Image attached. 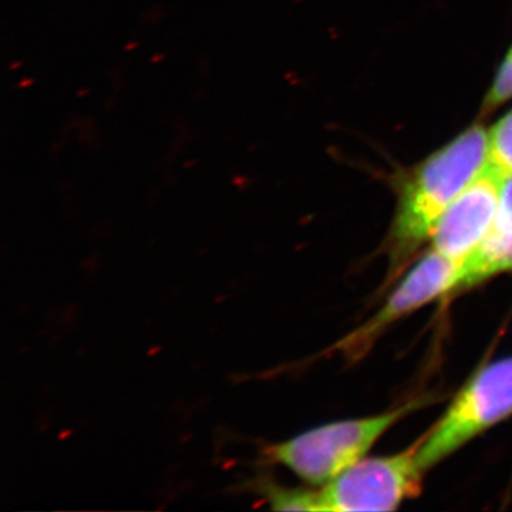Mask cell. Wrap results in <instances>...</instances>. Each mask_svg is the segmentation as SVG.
Wrapping results in <instances>:
<instances>
[{
	"mask_svg": "<svg viewBox=\"0 0 512 512\" xmlns=\"http://www.w3.org/2000/svg\"><path fill=\"white\" fill-rule=\"evenodd\" d=\"M512 416V356L477 370L457 393L446 413L423 436L419 463L424 471L446 460Z\"/></svg>",
	"mask_w": 512,
	"mask_h": 512,
	"instance_id": "3957f363",
	"label": "cell"
},
{
	"mask_svg": "<svg viewBox=\"0 0 512 512\" xmlns=\"http://www.w3.org/2000/svg\"><path fill=\"white\" fill-rule=\"evenodd\" d=\"M461 268L463 265L429 249L387 296L382 308L339 340L333 349L349 362L363 359L394 323L457 291Z\"/></svg>",
	"mask_w": 512,
	"mask_h": 512,
	"instance_id": "5b68a950",
	"label": "cell"
},
{
	"mask_svg": "<svg viewBox=\"0 0 512 512\" xmlns=\"http://www.w3.org/2000/svg\"><path fill=\"white\" fill-rule=\"evenodd\" d=\"M503 181V175L488 163L444 212L431 234L430 249L463 265L493 225Z\"/></svg>",
	"mask_w": 512,
	"mask_h": 512,
	"instance_id": "8992f818",
	"label": "cell"
},
{
	"mask_svg": "<svg viewBox=\"0 0 512 512\" xmlns=\"http://www.w3.org/2000/svg\"><path fill=\"white\" fill-rule=\"evenodd\" d=\"M510 100H512V47L508 55L505 56L504 62L501 63L500 69L495 74L494 82L485 96L483 107H481V116L493 113L494 110Z\"/></svg>",
	"mask_w": 512,
	"mask_h": 512,
	"instance_id": "9c48e42d",
	"label": "cell"
},
{
	"mask_svg": "<svg viewBox=\"0 0 512 512\" xmlns=\"http://www.w3.org/2000/svg\"><path fill=\"white\" fill-rule=\"evenodd\" d=\"M423 403L420 397L373 416L323 424L278 444L272 457L302 480L322 487L366 458L387 431Z\"/></svg>",
	"mask_w": 512,
	"mask_h": 512,
	"instance_id": "7a4b0ae2",
	"label": "cell"
},
{
	"mask_svg": "<svg viewBox=\"0 0 512 512\" xmlns=\"http://www.w3.org/2000/svg\"><path fill=\"white\" fill-rule=\"evenodd\" d=\"M512 272V174L505 175L500 204L487 237L461 268L458 289L483 284L494 276Z\"/></svg>",
	"mask_w": 512,
	"mask_h": 512,
	"instance_id": "52a82bcc",
	"label": "cell"
},
{
	"mask_svg": "<svg viewBox=\"0 0 512 512\" xmlns=\"http://www.w3.org/2000/svg\"><path fill=\"white\" fill-rule=\"evenodd\" d=\"M423 437L392 456L366 457L315 491V511H396L421 491Z\"/></svg>",
	"mask_w": 512,
	"mask_h": 512,
	"instance_id": "277c9868",
	"label": "cell"
},
{
	"mask_svg": "<svg viewBox=\"0 0 512 512\" xmlns=\"http://www.w3.org/2000/svg\"><path fill=\"white\" fill-rule=\"evenodd\" d=\"M490 165L503 177L512 174V110L488 130Z\"/></svg>",
	"mask_w": 512,
	"mask_h": 512,
	"instance_id": "ba28073f",
	"label": "cell"
},
{
	"mask_svg": "<svg viewBox=\"0 0 512 512\" xmlns=\"http://www.w3.org/2000/svg\"><path fill=\"white\" fill-rule=\"evenodd\" d=\"M488 163V131L477 123L407 174L400 187L389 234L393 271H400L430 241L444 212L483 173Z\"/></svg>",
	"mask_w": 512,
	"mask_h": 512,
	"instance_id": "6da1fadb",
	"label": "cell"
}]
</instances>
